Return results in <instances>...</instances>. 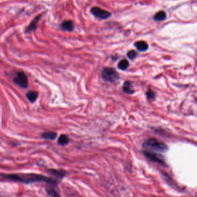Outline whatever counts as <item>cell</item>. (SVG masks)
Masks as SVG:
<instances>
[{
  "mask_svg": "<svg viewBox=\"0 0 197 197\" xmlns=\"http://www.w3.org/2000/svg\"><path fill=\"white\" fill-rule=\"evenodd\" d=\"M41 17H42V15H39L38 16H36L35 19L31 21L30 24L27 27V28L26 30V32L30 33L31 32L35 31L36 27H37V24L38 23L39 20L40 19Z\"/></svg>",
  "mask_w": 197,
  "mask_h": 197,
  "instance_id": "obj_8",
  "label": "cell"
},
{
  "mask_svg": "<svg viewBox=\"0 0 197 197\" xmlns=\"http://www.w3.org/2000/svg\"><path fill=\"white\" fill-rule=\"evenodd\" d=\"M26 96L31 103H34L38 97V92L35 91H30L27 93Z\"/></svg>",
  "mask_w": 197,
  "mask_h": 197,
  "instance_id": "obj_11",
  "label": "cell"
},
{
  "mask_svg": "<svg viewBox=\"0 0 197 197\" xmlns=\"http://www.w3.org/2000/svg\"><path fill=\"white\" fill-rule=\"evenodd\" d=\"M55 186L50 185L46 186V191L47 194L50 197H61L60 194L59 193L58 191L55 189Z\"/></svg>",
  "mask_w": 197,
  "mask_h": 197,
  "instance_id": "obj_9",
  "label": "cell"
},
{
  "mask_svg": "<svg viewBox=\"0 0 197 197\" xmlns=\"http://www.w3.org/2000/svg\"><path fill=\"white\" fill-rule=\"evenodd\" d=\"M91 12L95 17L100 18L101 19H107L111 16V13L110 12L96 7L92 8Z\"/></svg>",
  "mask_w": 197,
  "mask_h": 197,
  "instance_id": "obj_6",
  "label": "cell"
},
{
  "mask_svg": "<svg viewBox=\"0 0 197 197\" xmlns=\"http://www.w3.org/2000/svg\"><path fill=\"white\" fill-rule=\"evenodd\" d=\"M61 28L63 30L71 32L74 29V24L71 20H66L62 23Z\"/></svg>",
  "mask_w": 197,
  "mask_h": 197,
  "instance_id": "obj_10",
  "label": "cell"
},
{
  "mask_svg": "<svg viewBox=\"0 0 197 197\" xmlns=\"http://www.w3.org/2000/svg\"><path fill=\"white\" fill-rule=\"evenodd\" d=\"M123 91L128 94H133L134 92V90L133 88V86L130 81H126L123 85Z\"/></svg>",
  "mask_w": 197,
  "mask_h": 197,
  "instance_id": "obj_14",
  "label": "cell"
},
{
  "mask_svg": "<svg viewBox=\"0 0 197 197\" xmlns=\"http://www.w3.org/2000/svg\"><path fill=\"white\" fill-rule=\"evenodd\" d=\"M103 79L108 82H115L120 77L119 74L115 69L111 68H105L101 72Z\"/></svg>",
  "mask_w": 197,
  "mask_h": 197,
  "instance_id": "obj_3",
  "label": "cell"
},
{
  "mask_svg": "<svg viewBox=\"0 0 197 197\" xmlns=\"http://www.w3.org/2000/svg\"><path fill=\"white\" fill-rule=\"evenodd\" d=\"M0 179L4 181L21 182L24 184H31L36 182H45L48 185L57 187L59 182L55 178H51L40 174H0Z\"/></svg>",
  "mask_w": 197,
  "mask_h": 197,
  "instance_id": "obj_1",
  "label": "cell"
},
{
  "mask_svg": "<svg viewBox=\"0 0 197 197\" xmlns=\"http://www.w3.org/2000/svg\"><path fill=\"white\" fill-rule=\"evenodd\" d=\"M147 96L149 99L154 100L155 99V97H156V93L154 91L149 89L147 91Z\"/></svg>",
  "mask_w": 197,
  "mask_h": 197,
  "instance_id": "obj_19",
  "label": "cell"
},
{
  "mask_svg": "<svg viewBox=\"0 0 197 197\" xmlns=\"http://www.w3.org/2000/svg\"><path fill=\"white\" fill-rule=\"evenodd\" d=\"M137 55H138V53L135 50H130L128 52L127 56L129 59H134L137 57Z\"/></svg>",
  "mask_w": 197,
  "mask_h": 197,
  "instance_id": "obj_18",
  "label": "cell"
},
{
  "mask_svg": "<svg viewBox=\"0 0 197 197\" xmlns=\"http://www.w3.org/2000/svg\"><path fill=\"white\" fill-rule=\"evenodd\" d=\"M69 139L67 135L62 134L58 138V143L60 145L65 146L69 143Z\"/></svg>",
  "mask_w": 197,
  "mask_h": 197,
  "instance_id": "obj_15",
  "label": "cell"
},
{
  "mask_svg": "<svg viewBox=\"0 0 197 197\" xmlns=\"http://www.w3.org/2000/svg\"><path fill=\"white\" fill-rule=\"evenodd\" d=\"M57 137V134L54 131H47L43 133L42 134V138L45 139H50L54 140Z\"/></svg>",
  "mask_w": 197,
  "mask_h": 197,
  "instance_id": "obj_13",
  "label": "cell"
},
{
  "mask_svg": "<svg viewBox=\"0 0 197 197\" xmlns=\"http://www.w3.org/2000/svg\"><path fill=\"white\" fill-rule=\"evenodd\" d=\"M143 147L147 151L164 152L168 150V147L165 143L152 138L147 139L143 143Z\"/></svg>",
  "mask_w": 197,
  "mask_h": 197,
  "instance_id": "obj_2",
  "label": "cell"
},
{
  "mask_svg": "<svg viewBox=\"0 0 197 197\" xmlns=\"http://www.w3.org/2000/svg\"><path fill=\"white\" fill-rule=\"evenodd\" d=\"M118 68L120 70H124L128 69L129 66V62H128V60L126 59H122L118 63Z\"/></svg>",
  "mask_w": 197,
  "mask_h": 197,
  "instance_id": "obj_17",
  "label": "cell"
},
{
  "mask_svg": "<svg viewBox=\"0 0 197 197\" xmlns=\"http://www.w3.org/2000/svg\"><path fill=\"white\" fill-rule=\"evenodd\" d=\"M166 12L162 11L157 12L154 16V19L158 21H162L166 19Z\"/></svg>",
  "mask_w": 197,
  "mask_h": 197,
  "instance_id": "obj_16",
  "label": "cell"
},
{
  "mask_svg": "<svg viewBox=\"0 0 197 197\" xmlns=\"http://www.w3.org/2000/svg\"><path fill=\"white\" fill-rule=\"evenodd\" d=\"M143 153L147 158L150 160L152 162H157L162 165H165L164 159L162 155L156 153L153 151H147V150L143 151Z\"/></svg>",
  "mask_w": 197,
  "mask_h": 197,
  "instance_id": "obj_4",
  "label": "cell"
},
{
  "mask_svg": "<svg viewBox=\"0 0 197 197\" xmlns=\"http://www.w3.org/2000/svg\"><path fill=\"white\" fill-rule=\"evenodd\" d=\"M135 46L139 51H145L148 49V45L144 41H138L135 43Z\"/></svg>",
  "mask_w": 197,
  "mask_h": 197,
  "instance_id": "obj_12",
  "label": "cell"
},
{
  "mask_svg": "<svg viewBox=\"0 0 197 197\" xmlns=\"http://www.w3.org/2000/svg\"><path fill=\"white\" fill-rule=\"evenodd\" d=\"M49 172H50L54 176L55 179H57L58 182H60L62 179L65 178L66 175V171L63 170H57V169H49Z\"/></svg>",
  "mask_w": 197,
  "mask_h": 197,
  "instance_id": "obj_7",
  "label": "cell"
},
{
  "mask_svg": "<svg viewBox=\"0 0 197 197\" xmlns=\"http://www.w3.org/2000/svg\"><path fill=\"white\" fill-rule=\"evenodd\" d=\"M13 81L17 85H19L23 88H27L28 85L27 75L23 72H17L16 76L13 78Z\"/></svg>",
  "mask_w": 197,
  "mask_h": 197,
  "instance_id": "obj_5",
  "label": "cell"
}]
</instances>
